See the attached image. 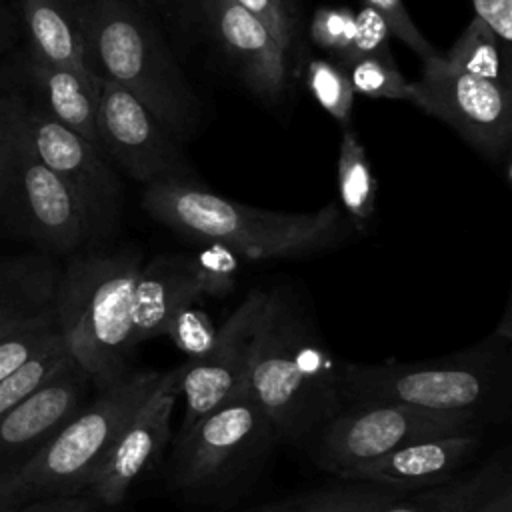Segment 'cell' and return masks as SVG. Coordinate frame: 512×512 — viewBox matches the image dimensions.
Instances as JSON below:
<instances>
[{
    "instance_id": "obj_1",
    "label": "cell",
    "mask_w": 512,
    "mask_h": 512,
    "mask_svg": "<svg viewBox=\"0 0 512 512\" xmlns=\"http://www.w3.org/2000/svg\"><path fill=\"white\" fill-rule=\"evenodd\" d=\"M510 310L480 342L442 358L378 364L340 362L346 406L396 402L490 424L506 418L512 384Z\"/></svg>"
},
{
    "instance_id": "obj_37",
    "label": "cell",
    "mask_w": 512,
    "mask_h": 512,
    "mask_svg": "<svg viewBox=\"0 0 512 512\" xmlns=\"http://www.w3.org/2000/svg\"><path fill=\"white\" fill-rule=\"evenodd\" d=\"M94 500L90 496H58V498H42L32 500L18 506L14 512H92Z\"/></svg>"
},
{
    "instance_id": "obj_38",
    "label": "cell",
    "mask_w": 512,
    "mask_h": 512,
    "mask_svg": "<svg viewBox=\"0 0 512 512\" xmlns=\"http://www.w3.org/2000/svg\"><path fill=\"white\" fill-rule=\"evenodd\" d=\"M468 512H512V482L506 476L488 496H484Z\"/></svg>"
},
{
    "instance_id": "obj_7",
    "label": "cell",
    "mask_w": 512,
    "mask_h": 512,
    "mask_svg": "<svg viewBox=\"0 0 512 512\" xmlns=\"http://www.w3.org/2000/svg\"><path fill=\"white\" fill-rule=\"evenodd\" d=\"M0 228L68 254L98 238L82 200L30 150L0 102Z\"/></svg>"
},
{
    "instance_id": "obj_17",
    "label": "cell",
    "mask_w": 512,
    "mask_h": 512,
    "mask_svg": "<svg viewBox=\"0 0 512 512\" xmlns=\"http://www.w3.org/2000/svg\"><path fill=\"white\" fill-rule=\"evenodd\" d=\"M0 84L24 96L50 118L98 144V78L48 64L24 46L0 58Z\"/></svg>"
},
{
    "instance_id": "obj_28",
    "label": "cell",
    "mask_w": 512,
    "mask_h": 512,
    "mask_svg": "<svg viewBox=\"0 0 512 512\" xmlns=\"http://www.w3.org/2000/svg\"><path fill=\"white\" fill-rule=\"evenodd\" d=\"M56 314L38 320L8 338L0 340V382L18 372L26 362L46 352L52 346L62 344Z\"/></svg>"
},
{
    "instance_id": "obj_30",
    "label": "cell",
    "mask_w": 512,
    "mask_h": 512,
    "mask_svg": "<svg viewBox=\"0 0 512 512\" xmlns=\"http://www.w3.org/2000/svg\"><path fill=\"white\" fill-rule=\"evenodd\" d=\"M70 360L64 342L48 348L30 362H26L18 372L0 382V416L26 398L34 388L44 384L52 374H56Z\"/></svg>"
},
{
    "instance_id": "obj_32",
    "label": "cell",
    "mask_w": 512,
    "mask_h": 512,
    "mask_svg": "<svg viewBox=\"0 0 512 512\" xmlns=\"http://www.w3.org/2000/svg\"><path fill=\"white\" fill-rule=\"evenodd\" d=\"M192 262L198 282L202 286V294L224 296L232 290L238 272V260L230 248L212 242L210 246L194 254Z\"/></svg>"
},
{
    "instance_id": "obj_22",
    "label": "cell",
    "mask_w": 512,
    "mask_h": 512,
    "mask_svg": "<svg viewBox=\"0 0 512 512\" xmlns=\"http://www.w3.org/2000/svg\"><path fill=\"white\" fill-rule=\"evenodd\" d=\"M506 476L508 470L500 460H488L476 470L458 474L444 484L406 492L374 512H468Z\"/></svg>"
},
{
    "instance_id": "obj_40",
    "label": "cell",
    "mask_w": 512,
    "mask_h": 512,
    "mask_svg": "<svg viewBox=\"0 0 512 512\" xmlns=\"http://www.w3.org/2000/svg\"><path fill=\"white\" fill-rule=\"evenodd\" d=\"M24 502L20 500L14 484L8 476H0V512H14Z\"/></svg>"
},
{
    "instance_id": "obj_9",
    "label": "cell",
    "mask_w": 512,
    "mask_h": 512,
    "mask_svg": "<svg viewBox=\"0 0 512 512\" xmlns=\"http://www.w3.org/2000/svg\"><path fill=\"white\" fill-rule=\"evenodd\" d=\"M486 426L456 414L422 410L396 402H370L342 408L330 418L308 446L320 470L342 478L396 448Z\"/></svg>"
},
{
    "instance_id": "obj_13",
    "label": "cell",
    "mask_w": 512,
    "mask_h": 512,
    "mask_svg": "<svg viewBox=\"0 0 512 512\" xmlns=\"http://www.w3.org/2000/svg\"><path fill=\"white\" fill-rule=\"evenodd\" d=\"M266 302L268 292L252 290L218 328L214 346L204 356L186 360L178 368V388L184 398V418L178 434L248 386L254 342Z\"/></svg>"
},
{
    "instance_id": "obj_39",
    "label": "cell",
    "mask_w": 512,
    "mask_h": 512,
    "mask_svg": "<svg viewBox=\"0 0 512 512\" xmlns=\"http://www.w3.org/2000/svg\"><path fill=\"white\" fill-rule=\"evenodd\" d=\"M18 36H20V30H18V22L12 8H8L6 4H0V58L14 48Z\"/></svg>"
},
{
    "instance_id": "obj_31",
    "label": "cell",
    "mask_w": 512,
    "mask_h": 512,
    "mask_svg": "<svg viewBox=\"0 0 512 512\" xmlns=\"http://www.w3.org/2000/svg\"><path fill=\"white\" fill-rule=\"evenodd\" d=\"M310 38L328 60L342 66L354 38V12L346 6H318L310 20Z\"/></svg>"
},
{
    "instance_id": "obj_10",
    "label": "cell",
    "mask_w": 512,
    "mask_h": 512,
    "mask_svg": "<svg viewBox=\"0 0 512 512\" xmlns=\"http://www.w3.org/2000/svg\"><path fill=\"white\" fill-rule=\"evenodd\" d=\"M0 102L36 158L74 190L98 234H106L118 218L120 182L102 148L2 84Z\"/></svg>"
},
{
    "instance_id": "obj_23",
    "label": "cell",
    "mask_w": 512,
    "mask_h": 512,
    "mask_svg": "<svg viewBox=\"0 0 512 512\" xmlns=\"http://www.w3.org/2000/svg\"><path fill=\"white\" fill-rule=\"evenodd\" d=\"M338 200L358 232H366L376 204V178L356 132L346 128L338 150Z\"/></svg>"
},
{
    "instance_id": "obj_18",
    "label": "cell",
    "mask_w": 512,
    "mask_h": 512,
    "mask_svg": "<svg viewBox=\"0 0 512 512\" xmlns=\"http://www.w3.org/2000/svg\"><path fill=\"white\" fill-rule=\"evenodd\" d=\"M482 432H460L420 440L396 448L342 476L364 484L390 486L404 492L424 490L456 478L482 448Z\"/></svg>"
},
{
    "instance_id": "obj_8",
    "label": "cell",
    "mask_w": 512,
    "mask_h": 512,
    "mask_svg": "<svg viewBox=\"0 0 512 512\" xmlns=\"http://www.w3.org/2000/svg\"><path fill=\"white\" fill-rule=\"evenodd\" d=\"M276 438L246 386L178 434L170 482L188 494L224 492L262 462Z\"/></svg>"
},
{
    "instance_id": "obj_34",
    "label": "cell",
    "mask_w": 512,
    "mask_h": 512,
    "mask_svg": "<svg viewBox=\"0 0 512 512\" xmlns=\"http://www.w3.org/2000/svg\"><path fill=\"white\" fill-rule=\"evenodd\" d=\"M390 36L392 34L388 30L386 22L380 18V14L364 4L354 14V38H352L350 52H348L346 60L342 62V68L356 58L392 60Z\"/></svg>"
},
{
    "instance_id": "obj_15",
    "label": "cell",
    "mask_w": 512,
    "mask_h": 512,
    "mask_svg": "<svg viewBox=\"0 0 512 512\" xmlns=\"http://www.w3.org/2000/svg\"><path fill=\"white\" fill-rule=\"evenodd\" d=\"M204 28L238 70L246 86L266 102H278L290 78V58L270 30L234 0H194Z\"/></svg>"
},
{
    "instance_id": "obj_2",
    "label": "cell",
    "mask_w": 512,
    "mask_h": 512,
    "mask_svg": "<svg viewBox=\"0 0 512 512\" xmlns=\"http://www.w3.org/2000/svg\"><path fill=\"white\" fill-rule=\"evenodd\" d=\"M340 362L286 296L268 292L248 388L280 440L308 448L344 408Z\"/></svg>"
},
{
    "instance_id": "obj_35",
    "label": "cell",
    "mask_w": 512,
    "mask_h": 512,
    "mask_svg": "<svg viewBox=\"0 0 512 512\" xmlns=\"http://www.w3.org/2000/svg\"><path fill=\"white\" fill-rule=\"evenodd\" d=\"M364 4L376 10L380 18L386 22L390 34L396 36L400 42H404L412 52H416L422 58V62L438 54L434 46L420 34L412 18L408 16L404 0H364Z\"/></svg>"
},
{
    "instance_id": "obj_27",
    "label": "cell",
    "mask_w": 512,
    "mask_h": 512,
    "mask_svg": "<svg viewBox=\"0 0 512 512\" xmlns=\"http://www.w3.org/2000/svg\"><path fill=\"white\" fill-rule=\"evenodd\" d=\"M354 94L388 100H412V82H408L394 60L356 58L344 66Z\"/></svg>"
},
{
    "instance_id": "obj_24",
    "label": "cell",
    "mask_w": 512,
    "mask_h": 512,
    "mask_svg": "<svg viewBox=\"0 0 512 512\" xmlns=\"http://www.w3.org/2000/svg\"><path fill=\"white\" fill-rule=\"evenodd\" d=\"M442 60L456 72L510 86V52L502 48L496 36L478 18L466 24L452 48L442 54Z\"/></svg>"
},
{
    "instance_id": "obj_29",
    "label": "cell",
    "mask_w": 512,
    "mask_h": 512,
    "mask_svg": "<svg viewBox=\"0 0 512 512\" xmlns=\"http://www.w3.org/2000/svg\"><path fill=\"white\" fill-rule=\"evenodd\" d=\"M216 334L218 328L208 312L196 306V302H190L170 316L162 336H168L172 344L188 356V360H196L214 346Z\"/></svg>"
},
{
    "instance_id": "obj_41",
    "label": "cell",
    "mask_w": 512,
    "mask_h": 512,
    "mask_svg": "<svg viewBox=\"0 0 512 512\" xmlns=\"http://www.w3.org/2000/svg\"><path fill=\"white\" fill-rule=\"evenodd\" d=\"M140 6H146V4H154V6H166L168 0H136Z\"/></svg>"
},
{
    "instance_id": "obj_36",
    "label": "cell",
    "mask_w": 512,
    "mask_h": 512,
    "mask_svg": "<svg viewBox=\"0 0 512 512\" xmlns=\"http://www.w3.org/2000/svg\"><path fill=\"white\" fill-rule=\"evenodd\" d=\"M474 18H478L510 52L512 44V0H472Z\"/></svg>"
},
{
    "instance_id": "obj_6",
    "label": "cell",
    "mask_w": 512,
    "mask_h": 512,
    "mask_svg": "<svg viewBox=\"0 0 512 512\" xmlns=\"http://www.w3.org/2000/svg\"><path fill=\"white\" fill-rule=\"evenodd\" d=\"M162 372H130L118 384L98 392L42 448L16 470L4 474L20 500L76 496L88 490L116 436L160 380Z\"/></svg>"
},
{
    "instance_id": "obj_26",
    "label": "cell",
    "mask_w": 512,
    "mask_h": 512,
    "mask_svg": "<svg viewBox=\"0 0 512 512\" xmlns=\"http://www.w3.org/2000/svg\"><path fill=\"white\" fill-rule=\"evenodd\" d=\"M306 86L314 100L338 122L348 124L354 108V90L346 70L328 60L312 58L306 66Z\"/></svg>"
},
{
    "instance_id": "obj_20",
    "label": "cell",
    "mask_w": 512,
    "mask_h": 512,
    "mask_svg": "<svg viewBox=\"0 0 512 512\" xmlns=\"http://www.w3.org/2000/svg\"><path fill=\"white\" fill-rule=\"evenodd\" d=\"M60 268L48 254H0V340L56 314Z\"/></svg>"
},
{
    "instance_id": "obj_12",
    "label": "cell",
    "mask_w": 512,
    "mask_h": 512,
    "mask_svg": "<svg viewBox=\"0 0 512 512\" xmlns=\"http://www.w3.org/2000/svg\"><path fill=\"white\" fill-rule=\"evenodd\" d=\"M96 134L102 152L134 180L186 182L190 168L176 136L128 90L104 78H98Z\"/></svg>"
},
{
    "instance_id": "obj_5",
    "label": "cell",
    "mask_w": 512,
    "mask_h": 512,
    "mask_svg": "<svg viewBox=\"0 0 512 512\" xmlns=\"http://www.w3.org/2000/svg\"><path fill=\"white\" fill-rule=\"evenodd\" d=\"M142 252L124 248L74 258L56 292V322L68 356L102 392L130 374L132 298Z\"/></svg>"
},
{
    "instance_id": "obj_42",
    "label": "cell",
    "mask_w": 512,
    "mask_h": 512,
    "mask_svg": "<svg viewBox=\"0 0 512 512\" xmlns=\"http://www.w3.org/2000/svg\"><path fill=\"white\" fill-rule=\"evenodd\" d=\"M0 4H4V0H0Z\"/></svg>"
},
{
    "instance_id": "obj_14",
    "label": "cell",
    "mask_w": 512,
    "mask_h": 512,
    "mask_svg": "<svg viewBox=\"0 0 512 512\" xmlns=\"http://www.w3.org/2000/svg\"><path fill=\"white\" fill-rule=\"evenodd\" d=\"M178 398V368L162 372L92 478L88 496L96 504L114 506L122 502L130 488L162 460L172 436L170 422Z\"/></svg>"
},
{
    "instance_id": "obj_25",
    "label": "cell",
    "mask_w": 512,
    "mask_h": 512,
    "mask_svg": "<svg viewBox=\"0 0 512 512\" xmlns=\"http://www.w3.org/2000/svg\"><path fill=\"white\" fill-rule=\"evenodd\" d=\"M358 484L360 486L318 492L298 500L256 508L250 512H374L406 494L404 490H396L390 486L364 482Z\"/></svg>"
},
{
    "instance_id": "obj_19",
    "label": "cell",
    "mask_w": 512,
    "mask_h": 512,
    "mask_svg": "<svg viewBox=\"0 0 512 512\" xmlns=\"http://www.w3.org/2000/svg\"><path fill=\"white\" fill-rule=\"evenodd\" d=\"M200 296L192 256H156L142 264L132 298V346L162 336L170 316Z\"/></svg>"
},
{
    "instance_id": "obj_3",
    "label": "cell",
    "mask_w": 512,
    "mask_h": 512,
    "mask_svg": "<svg viewBox=\"0 0 512 512\" xmlns=\"http://www.w3.org/2000/svg\"><path fill=\"white\" fill-rule=\"evenodd\" d=\"M90 74L140 100L172 134L192 132L200 104L162 34L136 0H70Z\"/></svg>"
},
{
    "instance_id": "obj_21",
    "label": "cell",
    "mask_w": 512,
    "mask_h": 512,
    "mask_svg": "<svg viewBox=\"0 0 512 512\" xmlns=\"http://www.w3.org/2000/svg\"><path fill=\"white\" fill-rule=\"evenodd\" d=\"M12 12L24 38V48L32 56L90 74L84 64L82 36L70 0H16Z\"/></svg>"
},
{
    "instance_id": "obj_33",
    "label": "cell",
    "mask_w": 512,
    "mask_h": 512,
    "mask_svg": "<svg viewBox=\"0 0 512 512\" xmlns=\"http://www.w3.org/2000/svg\"><path fill=\"white\" fill-rule=\"evenodd\" d=\"M240 8H244L248 14H252L256 20H260L274 40L280 44V48L286 52V56L292 60V52L296 46V8L292 0H234Z\"/></svg>"
},
{
    "instance_id": "obj_4",
    "label": "cell",
    "mask_w": 512,
    "mask_h": 512,
    "mask_svg": "<svg viewBox=\"0 0 512 512\" xmlns=\"http://www.w3.org/2000/svg\"><path fill=\"white\" fill-rule=\"evenodd\" d=\"M144 210L168 228L210 240L248 258H286L326 250L346 224L336 202L316 212H274L218 196L192 182H156L142 194Z\"/></svg>"
},
{
    "instance_id": "obj_16",
    "label": "cell",
    "mask_w": 512,
    "mask_h": 512,
    "mask_svg": "<svg viewBox=\"0 0 512 512\" xmlns=\"http://www.w3.org/2000/svg\"><path fill=\"white\" fill-rule=\"evenodd\" d=\"M88 384V376L70 358L0 416V476L28 460L84 406Z\"/></svg>"
},
{
    "instance_id": "obj_11",
    "label": "cell",
    "mask_w": 512,
    "mask_h": 512,
    "mask_svg": "<svg viewBox=\"0 0 512 512\" xmlns=\"http://www.w3.org/2000/svg\"><path fill=\"white\" fill-rule=\"evenodd\" d=\"M416 108L446 122L490 162L508 158L512 138V90L448 68L442 54L424 62L412 82Z\"/></svg>"
}]
</instances>
